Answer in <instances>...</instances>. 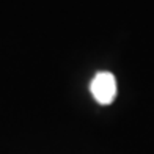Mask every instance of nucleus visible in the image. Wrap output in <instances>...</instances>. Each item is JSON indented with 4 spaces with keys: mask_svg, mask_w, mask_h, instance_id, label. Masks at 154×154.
Listing matches in <instances>:
<instances>
[{
    "mask_svg": "<svg viewBox=\"0 0 154 154\" xmlns=\"http://www.w3.org/2000/svg\"><path fill=\"white\" fill-rule=\"evenodd\" d=\"M90 91L96 102H99L101 106H109L115 101L116 97V80L115 75L110 72H97L91 83H90Z\"/></svg>",
    "mask_w": 154,
    "mask_h": 154,
    "instance_id": "obj_1",
    "label": "nucleus"
}]
</instances>
